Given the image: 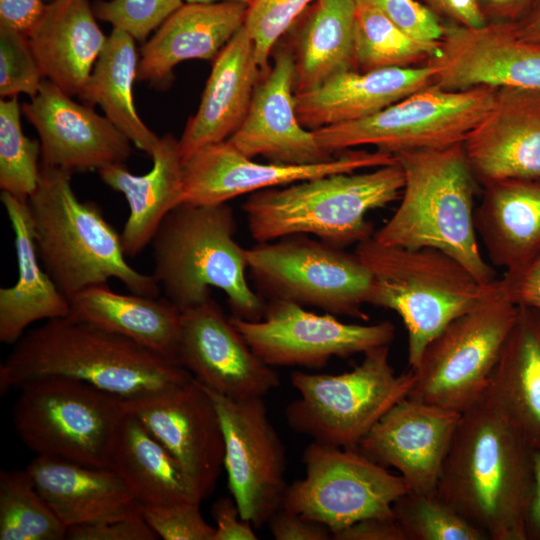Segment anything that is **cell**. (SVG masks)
I'll use <instances>...</instances> for the list:
<instances>
[{"instance_id": "obj_1", "label": "cell", "mask_w": 540, "mask_h": 540, "mask_svg": "<svg viewBox=\"0 0 540 540\" xmlns=\"http://www.w3.org/2000/svg\"><path fill=\"white\" fill-rule=\"evenodd\" d=\"M534 450L508 413L486 395L461 414L437 495L488 540H526Z\"/></svg>"}, {"instance_id": "obj_2", "label": "cell", "mask_w": 540, "mask_h": 540, "mask_svg": "<svg viewBox=\"0 0 540 540\" xmlns=\"http://www.w3.org/2000/svg\"><path fill=\"white\" fill-rule=\"evenodd\" d=\"M53 376L86 382L124 401L162 393L193 377L133 340L68 316L47 320L13 345L0 365V393Z\"/></svg>"}, {"instance_id": "obj_3", "label": "cell", "mask_w": 540, "mask_h": 540, "mask_svg": "<svg viewBox=\"0 0 540 540\" xmlns=\"http://www.w3.org/2000/svg\"><path fill=\"white\" fill-rule=\"evenodd\" d=\"M403 171L400 203L373 234L384 245L435 248L461 263L483 285L498 279L481 253L475 227L478 188L462 143L400 152Z\"/></svg>"}, {"instance_id": "obj_4", "label": "cell", "mask_w": 540, "mask_h": 540, "mask_svg": "<svg viewBox=\"0 0 540 540\" xmlns=\"http://www.w3.org/2000/svg\"><path fill=\"white\" fill-rule=\"evenodd\" d=\"M236 221L227 203H181L162 221L152 241L153 277L165 298L181 311L221 290L233 317L258 321L267 302L249 285L247 248L235 239Z\"/></svg>"}, {"instance_id": "obj_5", "label": "cell", "mask_w": 540, "mask_h": 540, "mask_svg": "<svg viewBox=\"0 0 540 540\" xmlns=\"http://www.w3.org/2000/svg\"><path fill=\"white\" fill-rule=\"evenodd\" d=\"M71 174L41 162L37 188L28 199L44 269L69 300L110 279H118L131 293L158 297L161 289L153 275L127 262L121 234L99 206L78 199Z\"/></svg>"}, {"instance_id": "obj_6", "label": "cell", "mask_w": 540, "mask_h": 540, "mask_svg": "<svg viewBox=\"0 0 540 540\" xmlns=\"http://www.w3.org/2000/svg\"><path fill=\"white\" fill-rule=\"evenodd\" d=\"M403 171L393 164L315 177L285 187L260 190L242 204L257 242L307 234L345 249L373 236L367 214L394 202L402 192Z\"/></svg>"}, {"instance_id": "obj_7", "label": "cell", "mask_w": 540, "mask_h": 540, "mask_svg": "<svg viewBox=\"0 0 540 540\" xmlns=\"http://www.w3.org/2000/svg\"><path fill=\"white\" fill-rule=\"evenodd\" d=\"M354 252L372 276L370 305L396 312L404 323L412 370L427 345L480 303L496 283L481 284L456 259L435 248L388 246L371 237Z\"/></svg>"}, {"instance_id": "obj_8", "label": "cell", "mask_w": 540, "mask_h": 540, "mask_svg": "<svg viewBox=\"0 0 540 540\" xmlns=\"http://www.w3.org/2000/svg\"><path fill=\"white\" fill-rule=\"evenodd\" d=\"M12 408L16 434L36 455L111 468L126 402L86 382L42 377L18 387Z\"/></svg>"}, {"instance_id": "obj_9", "label": "cell", "mask_w": 540, "mask_h": 540, "mask_svg": "<svg viewBox=\"0 0 540 540\" xmlns=\"http://www.w3.org/2000/svg\"><path fill=\"white\" fill-rule=\"evenodd\" d=\"M363 355L358 365L341 374L292 372L290 381L299 397L285 408L288 426L320 444L357 448L415 382L412 369L396 374L389 345Z\"/></svg>"}, {"instance_id": "obj_10", "label": "cell", "mask_w": 540, "mask_h": 540, "mask_svg": "<svg viewBox=\"0 0 540 540\" xmlns=\"http://www.w3.org/2000/svg\"><path fill=\"white\" fill-rule=\"evenodd\" d=\"M497 280L480 303L427 345L413 370L415 382L408 397L463 413L486 395L518 313Z\"/></svg>"}, {"instance_id": "obj_11", "label": "cell", "mask_w": 540, "mask_h": 540, "mask_svg": "<svg viewBox=\"0 0 540 540\" xmlns=\"http://www.w3.org/2000/svg\"><path fill=\"white\" fill-rule=\"evenodd\" d=\"M248 270L260 295L366 320L372 276L359 256L307 234L247 248Z\"/></svg>"}, {"instance_id": "obj_12", "label": "cell", "mask_w": 540, "mask_h": 540, "mask_svg": "<svg viewBox=\"0 0 540 540\" xmlns=\"http://www.w3.org/2000/svg\"><path fill=\"white\" fill-rule=\"evenodd\" d=\"M497 88L450 91L431 84L360 120L312 130L330 154L361 146L396 155L462 143L493 103Z\"/></svg>"}, {"instance_id": "obj_13", "label": "cell", "mask_w": 540, "mask_h": 540, "mask_svg": "<svg viewBox=\"0 0 540 540\" xmlns=\"http://www.w3.org/2000/svg\"><path fill=\"white\" fill-rule=\"evenodd\" d=\"M305 477L288 485L282 508L326 525L332 535L361 519L393 516V503L410 491L358 448L312 441L304 450Z\"/></svg>"}, {"instance_id": "obj_14", "label": "cell", "mask_w": 540, "mask_h": 540, "mask_svg": "<svg viewBox=\"0 0 540 540\" xmlns=\"http://www.w3.org/2000/svg\"><path fill=\"white\" fill-rule=\"evenodd\" d=\"M224 437V468L240 515L258 529L282 508L286 454L263 397L231 399L205 388Z\"/></svg>"}, {"instance_id": "obj_15", "label": "cell", "mask_w": 540, "mask_h": 540, "mask_svg": "<svg viewBox=\"0 0 540 540\" xmlns=\"http://www.w3.org/2000/svg\"><path fill=\"white\" fill-rule=\"evenodd\" d=\"M250 348L269 366L324 367L331 358H346L390 345V321L353 324L330 313L316 314L285 300H269L258 321L230 317Z\"/></svg>"}, {"instance_id": "obj_16", "label": "cell", "mask_w": 540, "mask_h": 540, "mask_svg": "<svg viewBox=\"0 0 540 540\" xmlns=\"http://www.w3.org/2000/svg\"><path fill=\"white\" fill-rule=\"evenodd\" d=\"M395 162V155L380 150L348 149L323 163L263 164L246 157L226 140L198 150L183 162L181 203H227L247 193L330 174L377 168Z\"/></svg>"}, {"instance_id": "obj_17", "label": "cell", "mask_w": 540, "mask_h": 540, "mask_svg": "<svg viewBox=\"0 0 540 540\" xmlns=\"http://www.w3.org/2000/svg\"><path fill=\"white\" fill-rule=\"evenodd\" d=\"M433 84L458 91L478 86L540 90V44L524 39L513 22L445 26Z\"/></svg>"}, {"instance_id": "obj_18", "label": "cell", "mask_w": 540, "mask_h": 540, "mask_svg": "<svg viewBox=\"0 0 540 540\" xmlns=\"http://www.w3.org/2000/svg\"><path fill=\"white\" fill-rule=\"evenodd\" d=\"M125 402L177 459L200 499L207 498L224 467V437L205 387L192 377L162 393Z\"/></svg>"}, {"instance_id": "obj_19", "label": "cell", "mask_w": 540, "mask_h": 540, "mask_svg": "<svg viewBox=\"0 0 540 540\" xmlns=\"http://www.w3.org/2000/svg\"><path fill=\"white\" fill-rule=\"evenodd\" d=\"M178 363L205 388L231 399L264 397L280 384L212 297L182 311Z\"/></svg>"}, {"instance_id": "obj_20", "label": "cell", "mask_w": 540, "mask_h": 540, "mask_svg": "<svg viewBox=\"0 0 540 540\" xmlns=\"http://www.w3.org/2000/svg\"><path fill=\"white\" fill-rule=\"evenodd\" d=\"M461 414L407 396L373 426L357 448L376 463L395 468L411 492L435 495Z\"/></svg>"}, {"instance_id": "obj_21", "label": "cell", "mask_w": 540, "mask_h": 540, "mask_svg": "<svg viewBox=\"0 0 540 540\" xmlns=\"http://www.w3.org/2000/svg\"><path fill=\"white\" fill-rule=\"evenodd\" d=\"M22 111L39 134L44 164L70 173L99 171L131 155V141L106 116L46 78Z\"/></svg>"}, {"instance_id": "obj_22", "label": "cell", "mask_w": 540, "mask_h": 540, "mask_svg": "<svg viewBox=\"0 0 540 540\" xmlns=\"http://www.w3.org/2000/svg\"><path fill=\"white\" fill-rule=\"evenodd\" d=\"M273 64L258 81L248 112L227 141L249 158L270 163L309 165L334 158L312 130L300 123L294 91V60L287 45L273 50Z\"/></svg>"}, {"instance_id": "obj_23", "label": "cell", "mask_w": 540, "mask_h": 540, "mask_svg": "<svg viewBox=\"0 0 540 540\" xmlns=\"http://www.w3.org/2000/svg\"><path fill=\"white\" fill-rule=\"evenodd\" d=\"M462 146L482 187L507 179L540 180V90L497 88Z\"/></svg>"}, {"instance_id": "obj_24", "label": "cell", "mask_w": 540, "mask_h": 540, "mask_svg": "<svg viewBox=\"0 0 540 540\" xmlns=\"http://www.w3.org/2000/svg\"><path fill=\"white\" fill-rule=\"evenodd\" d=\"M436 73L429 63L343 71L312 90L295 94L297 116L309 130L360 120L433 84Z\"/></svg>"}, {"instance_id": "obj_25", "label": "cell", "mask_w": 540, "mask_h": 540, "mask_svg": "<svg viewBox=\"0 0 540 540\" xmlns=\"http://www.w3.org/2000/svg\"><path fill=\"white\" fill-rule=\"evenodd\" d=\"M247 5L239 2L185 3L142 46L137 79L164 88L183 61L214 60L244 25Z\"/></svg>"}, {"instance_id": "obj_26", "label": "cell", "mask_w": 540, "mask_h": 540, "mask_svg": "<svg viewBox=\"0 0 540 540\" xmlns=\"http://www.w3.org/2000/svg\"><path fill=\"white\" fill-rule=\"evenodd\" d=\"M260 72L253 41L243 25L213 60L198 110L179 140L182 162L226 141L243 122Z\"/></svg>"}, {"instance_id": "obj_27", "label": "cell", "mask_w": 540, "mask_h": 540, "mask_svg": "<svg viewBox=\"0 0 540 540\" xmlns=\"http://www.w3.org/2000/svg\"><path fill=\"white\" fill-rule=\"evenodd\" d=\"M26 470L67 530L121 518L141 508L111 468L36 455Z\"/></svg>"}, {"instance_id": "obj_28", "label": "cell", "mask_w": 540, "mask_h": 540, "mask_svg": "<svg viewBox=\"0 0 540 540\" xmlns=\"http://www.w3.org/2000/svg\"><path fill=\"white\" fill-rule=\"evenodd\" d=\"M43 77L80 95L107 38L89 0H54L26 35Z\"/></svg>"}, {"instance_id": "obj_29", "label": "cell", "mask_w": 540, "mask_h": 540, "mask_svg": "<svg viewBox=\"0 0 540 540\" xmlns=\"http://www.w3.org/2000/svg\"><path fill=\"white\" fill-rule=\"evenodd\" d=\"M0 199L14 232L18 267L16 283L0 288V342L14 345L34 322L67 317L70 302L42 268L28 201L3 191Z\"/></svg>"}, {"instance_id": "obj_30", "label": "cell", "mask_w": 540, "mask_h": 540, "mask_svg": "<svg viewBox=\"0 0 540 540\" xmlns=\"http://www.w3.org/2000/svg\"><path fill=\"white\" fill-rule=\"evenodd\" d=\"M151 158L152 168L143 175L131 173L124 164L99 170L102 181L122 193L128 203L129 215L120 233L126 257L140 254L167 214L182 201L179 140L171 134L159 138Z\"/></svg>"}, {"instance_id": "obj_31", "label": "cell", "mask_w": 540, "mask_h": 540, "mask_svg": "<svg viewBox=\"0 0 540 540\" xmlns=\"http://www.w3.org/2000/svg\"><path fill=\"white\" fill-rule=\"evenodd\" d=\"M475 227L490 264L513 271L540 250V180L507 179L483 187Z\"/></svg>"}, {"instance_id": "obj_32", "label": "cell", "mask_w": 540, "mask_h": 540, "mask_svg": "<svg viewBox=\"0 0 540 540\" xmlns=\"http://www.w3.org/2000/svg\"><path fill=\"white\" fill-rule=\"evenodd\" d=\"M69 302L68 317L124 336L178 363L182 311L167 298L120 294L100 284Z\"/></svg>"}, {"instance_id": "obj_33", "label": "cell", "mask_w": 540, "mask_h": 540, "mask_svg": "<svg viewBox=\"0 0 540 540\" xmlns=\"http://www.w3.org/2000/svg\"><path fill=\"white\" fill-rule=\"evenodd\" d=\"M356 0H314L289 29L295 94L355 70ZM287 32V33H288Z\"/></svg>"}, {"instance_id": "obj_34", "label": "cell", "mask_w": 540, "mask_h": 540, "mask_svg": "<svg viewBox=\"0 0 540 540\" xmlns=\"http://www.w3.org/2000/svg\"><path fill=\"white\" fill-rule=\"evenodd\" d=\"M540 450V312L518 307L487 391Z\"/></svg>"}, {"instance_id": "obj_35", "label": "cell", "mask_w": 540, "mask_h": 540, "mask_svg": "<svg viewBox=\"0 0 540 540\" xmlns=\"http://www.w3.org/2000/svg\"><path fill=\"white\" fill-rule=\"evenodd\" d=\"M111 469L141 506L202 501L177 459L130 411L117 432Z\"/></svg>"}, {"instance_id": "obj_36", "label": "cell", "mask_w": 540, "mask_h": 540, "mask_svg": "<svg viewBox=\"0 0 540 540\" xmlns=\"http://www.w3.org/2000/svg\"><path fill=\"white\" fill-rule=\"evenodd\" d=\"M134 40L113 28L79 97L89 106L99 105L131 143L151 156L159 137L136 112L133 84L138 59Z\"/></svg>"}, {"instance_id": "obj_37", "label": "cell", "mask_w": 540, "mask_h": 540, "mask_svg": "<svg viewBox=\"0 0 540 540\" xmlns=\"http://www.w3.org/2000/svg\"><path fill=\"white\" fill-rule=\"evenodd\" d=\"M439 54V43L419 41L373 4L356 0L355 70L367 72L391 67H412Z\"/></svg>"}, {"instance_id": "obj_38", "label": "cell", "mask_w": 540, "mask_h": 540, "mask_svg": "<svg viewBox=\"0 0 540 540\" xmlns=\"http://www.w3.org/2000/svg\"><path fill=\"white\" fill-rule=\"evenodd\" d=\"M67 528L25 470L0 473V540H62Z\"/></svg>"}, {"instance_id": "obj_39", "label": "cell", "mask_w": 540, "mask_h": 540, "mask_svg": "<svg viewBox=\"0 0 540 540\" xmlns=\"http://www.w3.org/2000/svg\"><path fill=\"white\" fill-rule=\"evenodd\" d=\"M41 143L26 137L17 97L0 101V188L28 201L40 177Z\"/></svg>"}, {"instance_id": "obj_40", "label": "cell", "mask_w": 540, "mask_h": 540, "mask_svg": "<svg viewBox=\"0 0 540 540\" xmlns=\"http://www.w3.org/2000/svg\"><path fill=\"white\" fill-rule=\"evenodd\" d=\"M392 508L406 540H488L484 532L437 494L409 491Z\"/></svg>"}, {"instance_id": "obj_41", "label": "cell", "mask_w": 540, "mask_h": 540, "mask_svg": "<svg viewBox=\"0 0 540 540\" xmlns=\"http://www.w3.org/2000/svg\"><path fill=\"white\" fill-rule=\"evenodd\" d=\"M314 0H250L244 26L255 49L260 72L270 69L269 59L280 39Z\"/></svg>"}, {"instance_id": "obj_42", "label": "cell", "mask_w": 540, "mask_h": 540, "mask_svg": "<svg viewBox=\"0 0 540 540\" xmlns=\"http://www.w3.org/2000/svg\"><path fill=\"white\" fill-rule=\"evenodd\" d=\"M43 74L27 37L0 25V95L17 97L24 93L33 98L39 91Z\"/></svg>"}, {"instance_id": "obj_43", "label": "cell", "mask_w": 540, "mask_h": 540, "mask_svg": "<svg viewBox=\"0 0 540 540\" xmlns=\"http://www.w3.org/2000/svg\"><path fill=\"white\" fill-rule=\"evenodd\" d=\"M184 0H109L95 5V13L135 40L143 41L179 9Z\"/></svg>"}, {"instance_id": "obj_44", "label": "cell", "mask_w": 540, "mask_h": 540, "mask_svg": "<svg viewBox=\"0 0 540 540\" xmlns=\"http://www.w3.org/2000/svg\"><path fill=\"white\" fill-rule=\"evenodd\" d=\"M142 514L163 540H214L215 527L203 518L199 502L144 505Z\"/></svg>"}, {"instance_id": "obj_45", "label": "cell", "mask_w": 540, "mask_h": 540, "mask_svg": "<svg viewBox=\"0 0 540 540\" xmlns=\"http://www.w3.org/2000/svg\"><path fill=\"white\" fill-rule=\"evenodd\" d=\"M159 537L146 522L139 510L124 517L95 524L71 527L69 540H155Z\"/></svg>"}, {"instance_id": "obj_46", "label": "cell", "mask_w": 540, "mask_h": 540, "mask_svg": "<svg viewBox=\"0 0 540 540\" xmlns=\"http://www.w3.org/2000/svg\"><path fill=\"white\" fill-rule=\"evenodd\" d=\"M497 284L500 292L517 307L540 312V250L520 268L504 272Z\"/></svg>"}, {"instance_id": "obj_47", "label": "cell", "mask_w": 540, "mask_h": 540, "mask_svg": "<svg viewBox=\"0 0 540 540\" xmlns=\"http://www.w3.org/2000/svg\"><path fill=\"white\" fill-rule=\"evenodd\" d=\"M267 525L276 540H329L333 536L326 525L283 508L272 515Z\"/></svg>"}, {"instance_id": "obj_48", "label": "cell", "mask_w": 540, "mask_h": 540, "mask_svg": "<svg viewBox=\"0 0 540 540\" xmlns=\"http://www.w3.org/2000/svg\"><path fill=\"white\" fill-rule=\"evenodd\" d=\"M216 523L214 540H256L253 525L244 520L232 497H221L211 507Z\"/></svg>"}, {"instance_id": "obj_49", "label": "cell", "mask_w": 540, "mask_h": 540, "mask_svg": "<svg viewBox=\"0 0 540 540\" xmlns=\"http://www.w3.org/2000/svg\"><path fill=\"white\" fill-rule=\"evenodd\" d=\"M334 540H406L395 516L361 519L333 534Z\"/></svg>"}, {"instance_id": "obj_50", "label": "cell", "mask_w": 540, "mask_h": 540, "mask_svg": "<svg viewBox=\"0 0 540 540\" xmlns=\"http://www.w3.org/2000/svg\"><path fill=\"white\" fill-rule=\"evenodd\" d=\"M45 7L41 0H0V25L26 36L42 16Z\"/></svg>"}, {"instance_id": "obj_51", "label": "cell", "mask_w": 540, "mask_h": 540, "mask_svg": "<svg viewBox=\"0 0 540 540\" xmlns=\"http://www.w3.org/2000/svg\"><path fill=\"white\" fill-rule=\"evenodd\" d=\"M427 7L437 16L450 19L454 24L464 27H480L487 20L478 0H424Z\"/></svg>"}, {"instance_id": "obj_52", "label": "cell", "mask_w": 540, "mask_h": 540, "mask_svg": "<svg viewBox=\"0 0 540 540\" xmlns=\"http://www.w3.org/2000/svg\"><path fill=\"white\" fill-rule=\"evenodd\" d=\"M487 22L523 20L536 7L537 0H478Z\"/></svg>"}, {"instance_id": "obj_53", "label": "cell", "mask_w": 540, "mask_h": 540, "mask_svg": "<svg viewBox=\"0 0 540 540\" xmlns=\"http://www.w3.org/2000/svg\"><path fill=\"white\" fill-rule=\"evenodd\" d=\"M534 490L527 514L526 540H540V450L534 451Z\"/></svg>"}, {"instance_id": "obj_54", "label": "cell", "mask_w": 540, "mask_h": 540, "mask_svg": "<svg viewBox=\"0 0 540 540\" xmlns=\"http://www.w3.org/2000/svg\"><path fill=\"white\" fill-rule=\"evenodd\" d=\"M517 27L524 39L540 44V7L534 8L523 20L519 21Z\"/></svg>"}, {"instance_id": "obj_55", "label": "cell", "mask_w": 540, "mask_h": 540, "mask_svg": "<svg viewBox=\"0 0 540 540\" xmlns=\"http://www.w3.org/2000/svg\"><path fill=\"white\" fill-rule=\"evenodd\" d=\"M187 3H213V2H220V1H232V2H239L243 4H248L250 0H184Z\"/></svg>"}, {"instance_id": "obj_56", "label": "cell", "mask_w": 540, "mask_h": 540, "mask_svg": "<svg viewBox=\"0 0 540 540\" xmlns=\"http://www.w3.org/2000/svg\"><path fill=\"white\" fill-rule=\"evenodd\" d=\"M536 7H540V0H537ZM536 7H535V8H536Z\"/></svg>"}]
</instances>
